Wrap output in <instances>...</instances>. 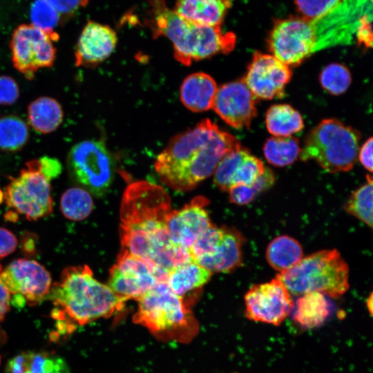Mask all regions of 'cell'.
<instances>
[{
  "label": "cell",
  "mask_w": 373,
  "mask_h": 373,
  "mask_svg": "<svg viewBox=\"0 0 373 373\" xmlns=\"http://www.w3.org/2000/svg\"><path fill=\"white\" fill-rule=\"evenodd\" d=\"M372 0H342L331 12L312 21L316 52L353 40L361 17L372 11Z\"/></svg>",
  "instance_id": "12"
},
{
  "label": "cell",
  "mask_w": 373,
  "mask_h": 373,
  "mask_svg": "<svg viewBox=\"0 0 373 373\" xmlns=\"http://www.w3.org/2000/svg\"><path fill=\"white\" fill-rule=\"evenodd\" d=\"M1 279L11 295V303L35 305L49 294L52 280L46 269L35 260L19 258L1 271Z\"/></svg>",
  "instance_id": "13"
},
{
  "label": "cell",
  "mask_w": 373,
  "mask_h": 373,
  "mask_svg": "<svg viewBox=\"0 0 373 373\" xmlns=\"http://www.w3.org/2000/svg\"><path fill=\"white\" fill-rule=\"evenodd\" d=\"M17 238L10 230L0 227V259L14 252L17 247Z\"/></svg>",
  "instance_id": "42"
},
{
  "label": "cell",
  "mask_w": 373,
  "mask_h": 373,
  "mask_svg": "<svg viewBox=\"0 0 373 373\" xmlns=\"http://www.w3.org/2000/svg\"><path fill=\"white\" fill-rule=\"evenodd\" d=\"M355 37L358 45L366 48L372 46V13L365 14L361 17Z\"/></svg>",
  "instance_id": "40"
},
{
  "label": "cell",
  "mask_w": 373,
  "mask_h": 373,
  "mask_svg": "<svg viewBox=\"0 0 373 373\" xmlns=\"http://www.w3.org/2000/svg\"><path fill=\"white\" fill-rule=\"evenodd\" d=\"M211 274L212 272L192 260L172 269L166 282L173 292L184 299L189 292L207 283Z\"/></svg>",
  "instance_id": "26"
},
{
  "label": "cell",
  "mask_w": 373,
  "mask_h": 373,
  "mask_svg": "<svg viewBox=\"0 0 373 373\" xmlns=\"http://www.w3.org/2000/svg\"><path fill=\"white\" fill-rule=\"evenodd\" d=\"M0 364H1V355H0Z\"/></svg>",
  "instance_id": "49"
},
{
  "label": "cell",
  "mask_w": 373,
  "mask_h": 373,
  "mask_svg": "<svg viewBox=\"0 0 373 373\" xmlns=\"http://www.w3.org/2000/svg\"><path fill=\"white\" fill-rule=\"evenodd\" d=\"M48 296L55 306L52 317L68 327L110 317L125 302L95 279L86 265L65 268Z\"/></svg>",
  "instance_id": "3"
},
{
  "label": "cell",
  "mask_w": 373,
  "mask_h": 373,
  "mask_svg": "<svg viewBox=\"0 0 373 373\" xmlns=\"http://www.w3.org/2000/svg\"><path fill=\"white\" fill-rule=\"evenodd\" d=\"M342 0H294L296 10L302 17L313 21L335 8Z\"/></svg>",
  "instance_id": "37"
},
{
  "label": "cell",
  "mask_w": 373,
  "mask_h": 373,
  "mask_svg": "<svg viewBox=\"0 0 373 373\" xmlns=\"http://www.w3.org/2000/svg\"><path fill=\"white\" fill-rule=\"evenodd\" d=\"M28 119L35 131L47 134L55 131L60 126L64 119V111L57 100L42 96L29 104Z\"/></svg>",
  "instance_id": "27"
},
{
  "label": "cell",
  "mask_w": 373,
  "mask_h": 373,
  "mask_svg": "<svg viewBox=\"0 0 373 373\" xmlns=\"http://www.w3.org/2000/svg\"><path fill=\"white\" fill-rule=\"evenodd\" d=\"M159 281L141 258L122 249L109 270L108 287L125 301L140 298Z\"/></svg>",
  "instance_id": "15"
},
{
  "label": "cell",
  "mask_w": 373,
  "mask_h": 373,
  "mask_svg": "<svg viewBox=\"0 0 373 373\" xmlns=\"http://www.w3.org/2000/svg\"><path fill=\"white\" fill-rule=\"evenodd\" d=\"M229 200L238 205H245L252 202L257 194L251 186L236 184L229 190Z\"/></svg>",
  "instance_id": "39"
},
{
  "label": "cell",
  "mask_w": 373,
  "mask_h": 373,
  "mask_svg": "<svg viewBox=\"0 0 373 373\" xmlns=\"http://www.w3.org/2000/svg\"><path fill=\"white\" fill-rule=\"evenodd\" d=\"M276 278L292 295L317 291L338 298L349 289V267L336 249H326L303 258Z\"/></svg>",
  "instance_id": "5"
},
{
  "label": "cell",
  "mask_w": 373,
  "mask_h": 373,
  "mask_svg": "<svg viewBox=\"0 0 373 373\" xmlns=\"http://www.w3.org/2000/svg\"><path fill=\"white\" fill-rule=\"evenodd\" d=\"M19 87L10 76L0 75V105H11L19 97Z\"/></svg>",
  "instance_id": "38"
},
{
  "label": "cell",
  "mask_w": 373,
  "mask_h": 373,
  "mask_svg": "<svg viewBox=\"0 0 373 373\" xmlns=\"http://www.w3.org/2000/svg\"><path fill=\"white\" fill-rule=\"evenodd\" d=\"M3 192L0 189V204L2 202L4 197Z\"/></svg>",
  "instance_id": "48"
},
{
  "label": "cell",
  "mask_w": 373,
  "mask_h": 373,
  "mask_svg": "<svg viewBox=\"0 0 373 373\" xmlns=\"http://www.w3.org/2000/svg\"><path fill=\"white\" fill-rule=\"evenodd\" d=\"M22 246L25 252H34L35 249V238H33L32 236H25L22 240Z\"/></svg>",
  "instance_id": "46"
},
{
  "label": "cell",
  "mask_w": 373,
  "mask_h": 373,
  "mask_svg": "<svg viewBox=\"0 0 373 373\" xmlns=\"http://www.w3.org/2000/svg\"><path fill=\"white\" fill-rule=\"evenodd\" d=\"M6 373H70L66 361L48 352H22L10 358Z\"/></svg>",
  "instance_id": "25"
},
{
  "label": "cell",
  "mask_w": 373,
  "mask_h": 373,
  "mask_svg": "<svg viewBox=\"0 0 373 373\" xmlns=\"http://www.w3.org/2000/svg\"><path fill=\"white\" fill-rule=\"evenodd\" d=\"M29 140L26 122L16 115L0 117V149L17 152L23 149Z\"/></svg>",
  "instance_id": "31"
},
{
  "label": "cell",
  "mask_w": 373,
  "mask_h": 373,
  "mask_svg": "<svg viewBox=\"0 0 373 373\" xmlns=\"http://www.w3.org/2000/svg\"><path fill=\"white\" fill-rule=\"evenodd\" d=\"M66 166L72 179L95 195L104 194L113 182L114 161L102 139L84 140L73 146Z\"/></svg>",
  "instance_id": "9"
},
{
  "label": "cell",
  "mask_w": 373,
  "mask_h": 373,
  "mask_svg": "<svg viewBox=\"0 0 373 373\" xmlns=\"http://www.w3.org/2000/svg\"><path fill=\"white\" fill-rule=\"evenodd\" d=\"M231 6V0H177L173 11L193 23L221 27Z\"/></svg>",
  "instance_id": "22"
},
{
  "label": "cell",
  "mask_w": 373,
  "mask_h": 373,
  "mask_svg": "<svg viewBox=\"0 0 373 373\" xmlns=\"http://www.w3.org/2000/svg\"><path fill=\"white\" fill-rule=\"evenodd\" d=\"M292 72L274 55L256 52L242 79L257 99H271L284 95Z\"/></svg>",
  "instance_id": "16"
},
{
  "label": "cell",
  "mask_w": 373,
  "mask_h": 373,
  "mask_svg": "<svg viewBox=\"0 0 373 373\" xmlns=\"http://www.w3.org/2000/svg\"><path fill=\"white\" fill-rule=\"evenodd\" d=\"M303 256L300 244L287 235L276 237L269 243L266 250V258L269 265L279 273L293 267Z\"/></svg>",
  "instance_id": "28"
},
{
  "label": "cell",
  "mask_w": 373,
  "mask_h": 373,
  "mask_svg": "<svg viewBox=\"0 0 373 373\" xmlns=\"http://www.w3.org/2000/svg\"><path fill=\"white\" fill-rule=\"evenodd\" d=\"M149 3L146 25L153 37L164 36L172 42L174 57L181 64L189 66L193 61L234 49L236 39L233 32L186 20L170 9L165 0H149Z\"/></svg>",
  "instance_id": "4"
},
{
  "label": "cell",
  "mask_w": 373,
  "mask_h": 373,
  "mask_svg": "<svg viewBox=\"0 0 373 373\" xmlns=\"http://www.w3.org/2000/svg\"><path fill=\"white\" fill-rule=\"evenodd\" d=\"M269 50L288 66H297L316 52L312 22L301 16L277 19L267 39Z\"/></svg>",
  "instance_id": "10"
},
{
  "label": "cell",
  "mask_w": 373,
  "mask_h": 373,
  "mask_svg": "<svg viewBox=\"0 0 373 373\" xmlns=\"http://www.w3.org/2000/svg\"><path fill=\"white\" fill-rule=\"evenodd\" d=\"M61 15H72L84 8L89 0H46Z\"/></svg>",
  "instance_id": "41"
},
{
  "label": "cell",
  "mask_w": 373,
  "mask_h": 373,
  "mask_svg": "<svg viewBox=\"0 0 373 373\" xmlns=\"http://www.w3.org/2000/svg\"><path fill=\"white\" fill-rule=\"evenodd\" d=\"M256 99L242 79L222 85L212 108L229 126L248 127L257 113Z\"/></svg>",
  "instance_id": "17"
},
{
  "label": "cell",
  "mask_w": 373,
  "mask_h": 373,
  "mask_svg": "<svg viewBox=\"0 0 373 373\" xmlns=\"http://www.w3.org/2000/svg\"><path fill=\"white\" fill-rule=\"evenodd\" d=\"M246 317L253 321L280 325L291 313L294 300L278 278L252 286L245 296Z\"/></svg>",
  "instance_id": "14"
},
{
  "label": "cell",
  "mask_w": 373,
  "mask_h": 373,
  "mask_svg": "<svg viewBox=\"0 0 373 373\" xmlns=\"http://www.w3.org/2000/svg\"><path fill=\"white\" fill-rule=\"evenodd\" d=\"M244 242L245 238L239 231L225 228L223 239L216 249L194 261L211 272H230L242 264Z\"/></svg>",
  "instance_id": "21"
},
{
  "label": "cell",
  "mask_w": 373,
  "mask_h": 373,
  "mask_svg": "<svg viewBox=\"0 0 373 373\" xmlns=\"http://www.w3.org/2000/svg\"><path fill=\"white\" fill-rule=\"evenodd\" d=\"M2 266L0 264V322L10 309L11 295L1 279Z\"/></svg>",
  "instance_id": "45"
},
{
  "label": "cell",
  "mask_w": 373,
  "mask_h": 373,
  "mask_svg": "<svg viewBox=\"0 0 373 373\" xmlns=\"http://www.w3.org/2000/svg\"><path fill=\"white\" fill-rule=\"evenodd\" d=\"M240 145L236 137L206 119L173 137L157 157L155 169L170 188L189 191L211 176L220 160Z\"/></svg>",
  "instance_id": "2"
},
{
  "label": "cell",
  "mask_w": 373,
  "mask_h": 373,
  "mask_svg": "<svg viewBox=\"0 0 373 373\" xmlns=\"http://www.w3.org/2000/svg\"><path fill=\"white\" fill-rule=\"evenodd\" d=\"M372 293H371L367 300V306L370 314L372 313Z\"/></svg>",
  "instance_id": "47"
},
{
  "label": "cell",
  "mask_w": 373,
  "mask_h": 373,
  "mask_svg": "<svg viewBox=\"0 0 373 373\" xmlns=\"http://www.w3.org/2000/svg\"><path fill=\"white\" fill-rule=\"evenodd\" d=\"M332 307L326 295L312 291L298 296L292 309V319L301 329L322 326L331 315Z\"/></svg>",
  "instance_id": "23"
},
{
  "label": "cell",
  "mask_w": 373,
  "mask_h": 373,
  "mask_svg": "<svg viewBox=\"0 0 373 373\" xmlns=\"http://www.w3.org/2000/svg\"><path fill=\"white\" fill-rule=\"evenodd\" d=\"M133 319L158 337L188 340L196 330V322L184 300L166 282H158L137 300Z\"/></svg>",
  "instance_id": "6"
},
{
  "label": "cell",
  "mask_w": 373,
  "mask_h": 373,
  "mask_svg": "<svg viewBox=\"0 0 373 373\" xmlns=\"http://www.w3.org/2000/svg\"><path fill=\"white\" fill-rule=\"evenodd\" d=\"M207 200L199 196L179 210H172L166 220L171 240L189 249L198 236L212 224L204 209Z\"/></svg>",
  "instance_id": "18"
},
{
  "label": "cell",
  "mask_w": 373,
  "mask_h": 373,
  "mask_svg": "<svg viewBox=\"0 0 373 373\" xmlns=\"http://www.w3.org/2000/svg\"><path fill=\"white\" fill-rule=\"evenodd\" d=\"M117 43V34L110 26L88 21L76 44L74 52L75 66H97L112 54Z\"/></svg>",
  "instance_id": "20"
},
{
  "label": "cell",
  "mask_w": 373,
  "mask_h": 373,
  "mask_svg": "<svg viewBox=\"0 0 373 373\" xmlns=\"http://www.w3.org/2000/svg\"><path fill=\"white\" fill-rule=\"evenodd\" d=\"M265 169L260 159L240 145L220 160L213 173V182L218 189L225 191L236 184L251 186Z\"/></svg>",
  "instance_id": "19"
},
{
  "label": "cell",
  "mask_w": 373,
  "mask_h": 373,
  "mask_svg": "<svg viewBox=\"0 0 373 373\" xmlns=\"http://www.w3.org/2000/svg\"><path fill=\"white\" fill-rule=\"evenodd\" d=\"M172 211L164 189L140 180L124 191L119 211L122 248L143 260L159 282L174 267L192 260L189 249L175 245L166 227Z\"/></svg>",
  "instance_id": "1"
},
{
  "label": "cell",
  "mask_w": 373,
  "mask_h": 373,
  "mask_svg": "<svg viewBox=\"0 0 373 373\" xmlns=\"http://www.w3.org/2000/svg\"><path fill=\"white\" fill-rule=\"evenodd\" d=\"M93 202L89 192L82 187H71L64 192L60 200V209L67 219L79 221L91 213Z\"/></svg>",
  "instance_id": "32"
},
{
  "label": "cell",
  "mask_w": 373,
  "mask_h": 373,
  "mask_svg": "<svg viewBox=\"0 0 373 373\" xmlns=\"http://www.w3.org/2000/svg\"><path fill=\"white\" fill-rule=\"evenodd\" d=\"M367 182L354 191L345 204V210L359 219L370 227H372V180L369 175Z\"/></svg>",
  "instance_id": "33"
},
{
  "label": "cell",
  "mask_w": 373,
  "mask_h": 373,
  "mask_svg": "<svg viewBox=\"0 0 373 373\" xmlns=\"http://www.w3.org/2000/svg\"><path fill=\"white\" fill-rule=\"evenodd\" d=\"M266 126L275 137H288L300 131L304 127L300 113L289 104H274L267 111Z\"/></svg>",
  "instance_id": "29"
},
{
  "label": "cell",
  "mask_w": 373,
  "mask_h": 373,
  "mask_svg": "<svg viewBox=\"0 0 373 373\" xmlns=\"http://www.w3.org/2000/svg\"><path fill=\"white\" fill-rule=\"evenodd\" d=\"M39 160L41 172L50 180L61 173V164L59 161L54 157L44 156Z\"/></svg>",
  "instance_id": "43"
},
{
  "label": "cell",
  "mask_w": 373,
  "mask_h": 373,
  "mask_svg": "<svg viewBox=\"0 0 373 373\" xmlns=\"http://www.w3.org/2000/svg\"><path fill=\"white\" fill-rule=\"evenodd\" d=\"M30 19L35 27L50 35L57 34L54 29L59 21V14L46 0H35L32 2Z\"/></svg>",
  "instance_id": "35"
},
{
  "label": "cell",
  "mask_w": 373,
  "mask_h": 373,
  "mask_svg": "<svg viewBox=\"0 0 373 373\" xmlns=\"http://www.w3.org/2000/svg\"><path fill=\"white\" fill-rule=\"evenodd\" d=\"M224 232L225 228H218L213 224L202 232L189 248L193 260L213 253L221 243Z\"/></svg>",
  "instance_id": "36"
},
{
  "label": "cell",
  "mask_w": 373,
  "mask_h": 373,
  "mask_svg": "<svg viewBox=\"0 0 373 373\" xmlns=\"http://www.w3.org/2000/svg\"><path fill=\"white\" fill-rule=\"evenodd\" d=\"M50 181L41 172L38 159L26 162L6 187L3 197L7 205L29 220L49 216L53 209Z\"/></svg>",
  "instance_id": "8"
},
{
  "label": "cell",
  "mask_w": 373,
  "mask_h": 373,
  "mask_svg": "<svg viewBox=\"0 0 373 373\" xmlns=\"http://www.w3.org/2000/svg\"><path fill=\"white\" fill-rule=\"evenodd\" d=\"M359 132L335 119L322 120L306 137L299 157L329 173L347 171L358 158Z\"/></svg>",
  "instance_id": "7"
},
{
  "label": "cell",
  "mask_w": 373,
  "mask_h": 373,
  "mask_svg": "<svg viewBox=\"0 0 373 373\" xmlns=\"http://www.w3.org/2000/svg\"><path fill=\"white\" fill-rule=\"evenodd\" d=\"M319 82L324 90L332 95H339L350 87L352 76L345 66L333 63L322 70L319 75Z\"/></svg>",
  "instance_id": "34"
},
{
  "label": "cell",
  "mask_w": 373,
  "mask_h": 373,
  "mask_svg": "<svg viewBox=\"0 0 373 373\" xmlns=\"http://www.w3.org/2000/svg\"><path fill=\"white\" fill-rule=\"evenodd\" d=\"M300 150L299 140L291 136L269 137L263 146L267 162L280 167L293 164L299 157Z\"/></svg>",
  "instance_id": "30"
},
{
  "label": "cell",
  "mask_w": 373,
  "mask_h": 373,
  "mask_svg": "<svg viewBox=\"0 0 373 373\" xmlns=\"http://www.w3.org/2000/svg\"><path fill=\"white\" fill-rule=\"evenodd\" d=\"M372 137L367 139L358 150V158L370 172L372 171Z\"/></svg>",
  "instance_id": "44"
},
{
  "label": "cell",
  "mask_w": 373,
  "mask_h": 373,
  "mask_svg": "<svg viewBox=\"0 0 373 373\" xmlns=\"http://www.w3.org/2000/svg\"><path fill=\"white\" fill-rule=\"evenodd\" d=\"M218 87L208 74L195 73L186 77L180 87V99L191 111L202 112L213 107Z\"/></svg>",
  "instance_id": "24"
},
{
  "label": "cell",
  "mask_w": 373,
  "mask_h": 373,
  "mask_svg": "<svg viewBox=\"0 0 373 373\" xmlns=\"http://www.w3.org/2000/svg\"><path fill=\"white\" fill-rule=\"evenodd\" d=\"M59 35H50L32 24L19 26L10 43L13 66L28 80L34 79L38 70L51 68L56 57L54 41Z\"/></svg>",
  "instance_id": "11"
}]
</instances>
